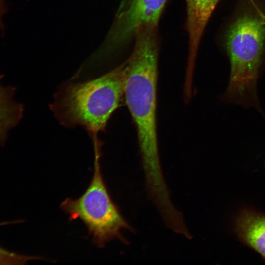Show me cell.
<instances>
[{
    "mask_svg": "<svg viewBox=\"0 0 265 265\" xmlns=\"http://www.w3.org/2000/svg\"><path fill=\"white\" fill-rule=\"evenodd\" d=\"M156 27L140 31L131 56L124 62V97L135 124L145 183L162 184L156 127V90L158 78Z\"/></svg>",
    "mask_w": 265,
    "mask_h": 265,
    "instance_id": "6da1fadb",
    "label": "cell"
},
{
    "mask_svg": "<svg viewBox=\"0 0 265 265\" xmlns=\"http://www.w3.org/2000/svg\"><path fill=\"white\" fill-rule=\"evenodd\" d=\"M124 63L103 75L84 82L62 84L50 108L60 124L103 131L124 96Z\"/></svg>",
    "mask_w": 265,
    "mask_h": 265,
    "instance_id": "7a4b0ae2",
    "label": "cell"
},
{
    "mask_svg": "<svg viewBox=\"0 0 265 265\" xmlns=\"http://www.w3.org/2000/svg\"><path fill=\"white\" fill-rule=\"evenodd\" d=\"M226 41L231 70L222 100L244 108H255L265 117L257 92L265 42V22L250 15L239 17L230 26Z\"/></svg>",
    "mask_w": 265,
    "mask_h": 265,
    "instance_id": "3957f363",
    "label": "cell"
},
{
    "mask_svg": "<svg viewBox=\"0 0 265 265\" xmlns=\"http://www.w3.org/2000/svg\"><path fill=\"white\" fill-rule=\"evenodd\" d=\"M99 157L96 148L93 174L84 192L76 199L67 198L60 206L69 215L70 221L81 220L86 226L93 243L102 248L114 239L126 243L122 231H133V229L110 196L101 170Z\"/></svg>",
    "mask_w": 265,
    "mask_h": 265,
    "instance_id": "277c9868",
    "label": "cell"
},
{
    "mask_svg": "<svg viewBox=\"0 0 265 265\" xmlns=\"http://www.w3.org/2000/svg\"><path fill=\"white\" fill-rule=\"evenodd\" d=\"M167 0H122L102 49L111 51L141 30L156 27Z\"/></svg>",
    "mask_w": 265,
    "mask_h": 265,
    "instance_id": "5b68a950",
    "label": "cell"
},
{
    "mask_svg": "<svg viewBox=\"0 0 265 265\" xmlns=\"http://www.w3.org/2000/svg\"><path fill=\"white\" fill-rule=\"evenodd\" d=\"M220 0H186L189 55L186 77L192 78L200 39L208 21Z\"/></svg>",
    "mask_w": 265,
    "mask_h": 265,
    "instance_id": "8992f818",
    "label": "cell"
},
{
    "mask_svg": "<svg viewBox=\"0 0 265 265\" xmlns=\"http://www.w3.org/2000/svg\"><path fill=\"white\" fill-rule=\"evenodd\" d=\"M239 240L265 259V215L249 208L242 209L234 221Z\"/></svg>",
    "mask_w": 265,
    "mask_h": 265,
    "instance_id": "52a82bcc",
    "label": "cell"
},
{
    "mask_svg": "<svg viewBox=\"0 0 265 265\" xmlns=\"http://www.w3.org/2000/svg\"><path fill=\"white\" fill-rule=\"evenodd\" d=\"M3 75H0V80ZM14 86L4 87L0 82V145L6 143L9 131L19 123L23 116V104L13 99Z\"/></svg>",
    "mask_w": 265,
    "mask_h": 265,
    "instance_id": "ba28073f",
    "label": "cell"
},
{
    "mask_svg": "<svg viewBox=\"0 0 265 265\" xmlns=\"http://www.w3.org/2000/svg\"><path fill=\"white\" fill-rule=\"evenodd\" d=\"M41 257L18 254L0 247V265H21L33 260H41Z\"/></svg>",
    "mask_w": 265,
    "mask_h": 265,
    "instance_id": "9c48e42d",
    "label": "cell"
},
{
    "mask_svg": "<svg viewBox=\"0 0 265 265\" xmlns=\"http://www.w3.org/2000/svg\"><path fill=\"white\" fill-rule=\"evenodd\" d=\"M7 11L5 0H0V30L2 33L4 32L5 25L3 21V16Z\"/></svg>",
    "mask_w": 265,
    "mask_h": 265,
    "instance_id": "30bf717a",
    "label": "cell"
}]
</instances>
